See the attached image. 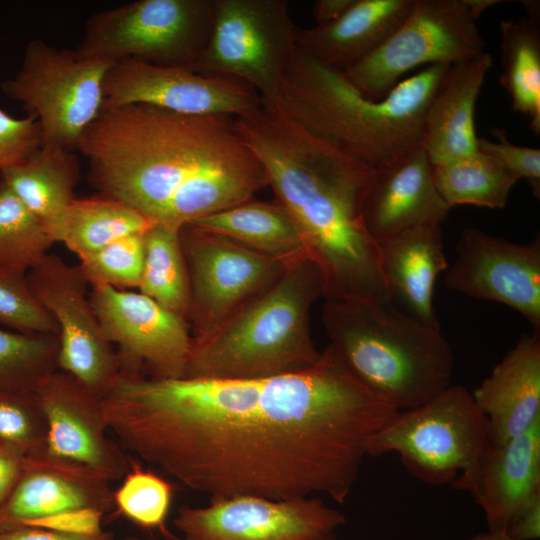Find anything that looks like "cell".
<instances>
[{"label":"cell","instance_id":"cell-1","mask_svg":"<svg viewBox=\"0 0 540 540\" xmlns=\"http://www.w3.org/2000/svg\"><path fill=\"white\" fill-rule=\"evenodd\" d=\"M123 449L210 500L329 497L343 504L369 439L399 410L330 345L311 367L251 379L120 373L102 396Z\"/></svg>","mask_w":540,"mask_h":540},{"label":"cell","instance_id":"cell-2","mask_svg":"<svg viewBox=\"0 0 540 540\" xmlns=\"http://www.w3.org/2000/svg\"><path fill=\"white\" fill-rule=\"evenodd\" d=\"M77 151L88 160V181L98 194L177 229L268 187L229 115L143 104L103 109Z\"/></svg>","mask_w":540,"mask_h":540},{"label":"cell","instance_id":"cell-3","mask_svg":"<svg viewBox=\"0 0 540 540\" xmlns=\"http://www.w3.org/2000/svg\"><path fill=\"white\" fill-rule=\"evenodd\" d=\"M235 127L320 268L324 299L393 301L363 217L376 170L262 100Z\"/></svg>","mask_w":540,"mask_h":540},{"label":"cell","instance_id":"cell-4","mask_svg":"<svg viewBox=\"0 0 540 540\" xmlns=\"http://www.w3.org/2000/svg\"><path fill=\"white\" fill-rule=\"evenodd\" d=\"M449 68L426 66L371 101L296 47L275 97L261 100L376 170L421 146L426 110Z\"/></svg>","mask_w":540,"mask_h":540},{"label":"cell","instance_id":"cell-5","mask_svg":"<svg viewBox=\"0 0 540 540\" xmlns=\"http://www.w3.org/2000/svg\"><path fill=\"white\" fill-rule=\"evenodd\" d=\"M325 297L318 265L305 258L217 329L192 337L182 378L251 379L295 373L320 358L310 312Z\"/></svg>","mask_w":540,"mask_h":540},{"label":"cell","instance_id":"cell-6","mask_svg":"<svg viewBox=\"0 0 540 540\" xmlns=\"http://www.w3.org/2000/svg\"><path fill=\"white\" fill-rule=\"evenodd\" d=\"M322 321L347 369L397 410L416 408L451 385L455 360L440 327L393 301L325 300Z\"/></svg>","mask_w":540,"mask_h":540},{"label":"cell","instance_id":"cell-7","mask_svg":"<svg viewBox=\"0 0 540 540\" xmlns=\"http://www.w3.org/2000/svg\"><path fill=\"white\" fill-rule=\"evenodd\" d=\"M488 443L485 416L462 385L428 402L397 411L367 443V456L396 454L406 471L427 485L460 490L473 476Z\"/></svg>","mask_w":540,"mask_h":540},{"label":"cell","instance_id":"cell-8","mask_svg":"<svg viewBox=\"0 0 540 540\" xmlns=\"http://www.w3.org/2000/svg\"><path fill=\"white\" fill-rule=\"evenodd\" d=\"M215 0H138L91 15L76 51L193 69L212 29Z\"/></svg>","mask_w":540,"mask_h":540},{"label":"cell","instance_id":"cell-9","mask_svg":"<svg viewBox=\"0 0 540 540\" xmlns=\"http://www.w3.org/2000/svg\"><path fill=\"white\" fill-rule=\"evenodd\" d=\"M113 63L34 39L20 70L1 89L37 119L41 147L75 152L103 109V82Z\"/></svg>","mask_w":540,"mask_h":540},{"label":"cell","instance_id":"cell-10","mask_svg":"<svg viewBox=\"0 0 540 540\" xmlns=\"http://www.w3.org/2000/svg\"><path fill=\"white\" fill-rule=\"evenodd\" d=\"M476 22L465 0H413L394 32L342 74L363 97L379 101L416 67L452 66L485 52Z\"/></svg>","mask_w":540,"mask_h":540},{"label":"cell","instance_id":"cell-11","mask_svg":"<svg viewBox=\"0 0 540 540\" xmlns=\"http://www.w3.org/2000/svg\"><path fill=\"white\" fill-rule=\"evenodd\" d=\"M296 28L285 0H215L211 34L192 70L240 79L271 101L296 49Z\"/></svg>","mask_w":540,"mask_h":540},{"label":"cell","instance_id":"cell-12","mask_svg":"<svg viewBox=\"0 0 540 540\" xmlns=\"http://www.w3.org/2000/svg\"><path fill=\"white\" fill-rule=\"evenodd\" d=\"M190 286L192 337L217 329L271 286L287 265L191 224L180 228Z\"/></svg>","mask_w":540,"mask_h":540},{"label":"cell","instance_id":"cell-13","mask_svg":"<svg viewBox=\"0 0 540 540\" xmlns=\"http://www.w3.org/2000/svg\"><path fill=\"white\" fill-rule=\"evenodd\" d=\"M27 281L57 324L58 370L102 397L119 374V361L91 306L90 286L79 266L48 253L27 271Z\"/></svg>","mask_w":540,"mask_h":540},{"label":"cell","instance_id":"cell-14","mask_svg":"<svg viewBox=\"0 0 540 540\" xmlns=\"http://www.w3.org/2000/svg\"><path fill=\"white\" fill-rule=\"evenodd\" d=\"M89 298L104 336L117 347L119 372L183 377L192 340L185 319L131 290L92 286Z\"/></svg>","mask_w":540,"mask_h":540},{"label":"cell","instance_id":"cell-15","mask_svg":"<svg viewBox=\"0 0 540 540\" xmlns=\"http://www.w3.org/2000/svg\"><path fill=\"white\" fill-rule=\"evenodd\" d=\"M345 522L343 513L317 496L210 500L206 506L183 505L174 518L183 540H315Z\"/></svg>","mask_w":540,"mask_h":540},{"label":"cell","instance_id":"cell-16","mask_svg":"<svg viewBox=\"0 0 540 540\" xmlns=\"http://www.w3.org/2000/svg\"><path fill=\"white\" fill-rule=\"evenodd\" d=\"M132 104L184 114L239 117L259 107L261 98L252 86L234 77L123 59L106 72L103 109Z\"/></svg>","mask_w":540,"mask_h":540},{"label":"cell","instance_id":"cell-17","mask_svg":"<svg viewBox=\"0 0 540 540\" xmlns=\"http://www.w3.org/2000/svg\"><path fill=\"white\" fill-rule=\"evenodd\" d=\"M449 289L518 311L540 332V238L525 244L477 228L462 230L445 277Z\"/></svg>","mask_w":540,"mask_h":540},{"label":"cell","instance_id":"cell-18","mask_svg":"<svg viewBox=\"0 0 540 540\" xmlns=\"http://www.w3.org/2000/svg\"><path fill=\"white\" fill-rule=\"evenodd\" d=\"M34 394L46 421V454L86 467L110 482L125 476L131 461L108 438L100 395L60 370L46 376Z\"/></svg>","mask_w":540,"mask_h":540},{"label":"cell","instance_id":"cell-19","mask_svg":"<svg viewBox=\"0 0 540 540\" xmlns=\"http://www.w3.org/2000/svg\"><path fill=\"white\" fill-rule=\"evenodd\" d=\"M76 508H94L105 514L115 510L110 481L43 450L33 452L26 456L21 476L0 509V530Z\"/></svg>","mask_w":540,"mask_h":540},{"label":"cell","instance_id":"cell-20","mask_svg":"<svg viewBox=\"0 0 540 540\" xmlns=\"http://www.w3.org/2000/svg\"><path fill=\"white\" fill-rule=\"evenodd\" d=\"M449 210L436 189L433 165L420 146L376 169L363 217L370 236L380 244L415 226L441 225Z\"/></svg>","mask_w":540,"mask_h":540},{"label":"cell","instance_id":"cell-21","mask_svg":"<svg viewBox=\"0 0 540 540\" xmlns=\"http://www.w3.org/2000/svg\"><path fill=\"white\" fill-rule=\"evenodd\" d=\"M461 491L482 509L488 530L506 531L511 519L540 496V419L504 443L488 442Z\"/></svg>","mask_w":540,"mask_h":540},{"label":"cell","instance_id":"cell-22","mask_svg":"<svg viewBox=\"0 0 540 540\" xmlns=\"http://www.w3.org/2000/svg\"><path fill=\"white\" fill-rule=\"evenodd\" d=\"M471 394L487 420L491 444L518 436L540 419V332L524 334Z\"/></svg>","mask_w":540,"mask_h":540},{"label":"cell","instance_id":"cell-23","mask_svg":"<svg viewBox=\"0 0 540 540\" xmlns=\"http://www.w3.org/2000/svg\"><path fill=\"white\" fill-rule=\"evenodd\" d=\"M413 0H354L336 20L296 28V47L341 73L373 53L403 22Z\"/></svg>","mask_w":540,"mask_h":540},{"label":"cell","instance_id":"cell-24","mask_svg":"<svg viewBox=\"0 0 540 540\" xmlns=\"http://www.w3.org/2000/svg\"><path fill=\"white\" fill-rule=\"evenodd\" d=\"M492 65V56L483 52L450 66L424 117L421 147L432 165L477 150L475 105Z\"/></svg>","mask_w":540,"mask_h":540},{"label":"cell","instance_id":"cell-25","mask_svg":"<svg viewBox=\"0 0 540 540\" xmlns=\"http://www.w3.org/2000/svg\"><path fill=\"white\" fill-rule=\"evenodd\" d=\"M378 246L382 273L392 297L399 296L421 322L440 327L433 296L436 279L447 268L441 225L415 226Z\"/></svg>","mask_w":540,"mask_h":540},{"label":"cell","instance_id":"cell-26","mask_svg":"<svg viewBox=\"0 0 540 540\" xmlns=\"http://www.w3.org/2000/svg\"><path fill=\"white\" fill-rule=\"evenodd\" d=\"M0 173V179L43 224L54 242H59L80 176L75 153L40 146Z\"/></svg>","mask_w":540,"mask_h":540},{"label":"cell","instance_id":"cell-27","mask_svg":"<svg viewBox=\"0 0 540 540\" xmlns=\"http://www.w3.org/2000/svg\"><path fill=\"white\" fill-rule=\"evenodd\" d=\"M290 265L310 258L290 213L276 200L255 198L192 223Z\"/></svg>","mask_w":540,"mask_h":540},{"label":"cell","instance_id":"cell-28","mask_svg":"<svg viewBox=\"0 0 540 540\" xmlns=\"http://www.w3.org/2000/svg\"><path fill=\"white\" fill-rule=\"evenodd\" d=\"M501 64L499 81L512 100V109L530 120L540 133V27L531 18L500 21Z\"/></svg>","mask_w":540,"mask_h":540},{"label":"cell","instance_id":"cell-29","mask_svg":"<svg viewBox=\"0 0 540 540\" xmlns=\"http://www.w3.org/2000/svg\"><path fill=\"white\" fill-rule=\"evenodd\" d=\"M155 224L128 204L102 194L75 198L59 242L79 257L119 239L144 234Z\"/></svg>","mask_w":540,"mask_h":540},{"label":"cell","instance_id":"cell-30","mask_svg":"<svg viewBox=\"0 0 540 540\" xmlns=\"http://www.w3.org/2000/svg\"><path fill=\"white\" fill-rule=\"evenodd\" d=\"M433 179L449 208L456 205L504 208L512 187L518 181L497 158L478 149L433 165Z\"/></svg>","mask_w":540,"mask_h":540},{"label":"cell","instance_id":"cell-31","mask_svg":"<svg viewBox=\"0 0 540 540\" xmlns=\"http://www.w3.org/2000/svg\"><path fill=\"white\" fill-rule=\"evenodd\" d=\"M138 289L188 322L190 286L180 229L156 223L144 233V263Z\"/></svg>","mask_w":540,"mask_h":540},{"label":"cell","instance_id":"cell-32","mask_svg":"<svg viewBox=\"0 0 540 540\" xmlns=\"http://www.w3.org/2000/svg\"><path fill=\"white\" fill-rule=\"evenodd\" d=\"M58 349L57 335L0 329V389L34 393L46 376L58 370Z\"/></svg>","mask_w":540,"mask_h":540},{"label":"cell","instance_id":"cell-33","mask_svg":"<svg viewBox=\"0 0 540 540\" xmlns=\"http://www.w3.org/2000/svg\"><path fill=\"white\" fill-rule=\"evenodd\" d=\"M54 243L43 224L0 179V267L28 271Z\"/></svg>","mask_w":540,"mask_h":540},{"label":"cell","instance_id":"cell-34","mask_svg":"<svg viewBox=\"0 0 540 540\" xmlns=\"http://www.w3.org/2000/svg\"><path fill=\"white\" fill-rule=\"evenodd\" d=\"M174 496L172 484L157 473L131 464L117 490L113 491L115 509L137 526L159 530L175 540L166 527Z\"/></svg>","mask_w":540,"mask_h":540},{"label":"cell","instance_id":"cell-35","mask_svg":"<svg viewBox=\"0 0 540 540\" xmlns=\"http://www.w3.org/2000/svg\"><path fill=\"white\" fill-rule=\"evenodd\" d=\"M78 259L90 287L138 288L144 263V234L119 239Z\"/></svg>","mask_w":540,"mask_h":540},{"label":"cell","instance_id":"cell-36","mask_svg":"<svg viewBox=\"0 0 540 540\" xmlns=\"http://www.w3.org/2000/svg\"><path fill=\"white\" fill-rule=\"evenodd\" d=\"M0 324L27 334H58L50 314L32 294L27 271L0 267Z\"/></svg>","mask_w":540,"mask_h":540},{"label":"cell","instance_id":"cell-37","mask_svg":"<svg viewBox=\"0 0 540 540\" xmlns=\"http://www.w3.org/2000/svg\"><path fill=\"white\" fill-rule=\"evenodd\" d=\"M46 421L34 393L0 389V444L27 455L43 449Z\"/></svg>","mask_w":540,"mask_h":540},{"label":"cell","instance_id":"cell-38","mask_svg":"<svg viewBox=\"0 0 540 540\" xmlns=\"http://www.w3.org/2000/svg\"><path fill=\"white\" fill-rule=\"evenodd\" d=\"M492 135L498 141L478 138L477 149L497 158L518 180L529 181L535 195L540 189V149L511 143L504 129L494 127Z\"/></svg>","mask_w":540,"mask_h":540},{"label":"cell","instance_id":"cell-39","mask_svg":"<svg viewBox=\"0 0 540 540\" xmlns=\"http://www.w3.org/2000/svg\"><path fill=\"white\" fill-rule=\"evenodd\" d=\"M41 146V130L31 115L15 118L0 109V171L18 164Z\"/></svg>","mask_w":540,"mask_h":540},{"label":"cell","instance_id":"cell-40","mask_svg":"<svg viewBox=\"0 0 540 540\" xmlns=\"http://www.w3.org/2000/svg\"><path fill=\"white\" fill-rule=\"evenodd\" d=\"M105 513L94 508H76L57 512L24 523L72 536H96L103 532ZM22 526V525H21Z\"/></svg>","mask_w":540,"mask_h":540},{"label":"cell","instance_id":"cell-41","mask_svg":"<svg viewBox=\"0 0 540 540\" xmlns=\"http://www.w3.org/2000/svg\"><path fill=\"white\" fill-rule=\"evenodd\" d=\"M27 454L22 450L0 444V509L9 499L24 468Z\"/></svg>","mask_w":540,"mask_h":540},{"label":"cell","instance_id":"cell-42","mask_svg":"<svg viewBox=\"0 0 540 540\" xmlns=\"http://www.w3.org/2000/svg\"><path fill=\"white\" fill-rule=\"evenodd\" d=\"M506 532L515 540L540 538V496L534 498L511 519Z\"/></svg>","mask_w":540,"mask_h":540},{"label":"cell","instance_id":"cell-43","mask_svg":"<svg viewBox=\"0 0 540 540\" xmlns=\"http://www.w3.org/2000/svg\"><path fill=\"white\" fill-rule=\"evenodd\" d=\"M0 540H114V535L112 532L103 531L96 536H72L39 527L22 525L0 530Z\"/></svg>","mask_w":540,"mask_h":540},{"label":"cell","instance_id":"cell-44","mask_svg":"<svg viewBox=\"0 0 540 540\" xmlns=\"http://www.w3.org/2000/svg\"><path fill=\"white\" fill-rule=\"evenodd\" d=\"M354 0H318L314 3L313 17L316 25H325L340 17Z\"/></svg>","mask_w":540,"mask_h":540},{"label":"cell","instance_id":"cell-45","mask_svg":"<svg viewBox=\"0 0 540 540\" xmlns=\"http://www.w3.org/2000/svg\"><path fill=\"white\" fill-rule=\"evenodd\" d=\"M472 15L478 20L489 7L501 3L499 0H465Z\"/></svg>","mask_w":540,"mask_h":540},{"label":"cell","instance_id":"cell-46","mask_svg":"<svg viewBox=\"0 0 540 540\" xmlns=\"http://www.w3.org/2000/svg\"><path fill=\"white\" fill-rule=\"evenodd\" d=\"M467 540H515L506 531L487 530L471 535Z\"/></svg>","mask_w":540,"mask_h":540},{"label":"cell","instance_id":"cell-47","mask_svg":"<svg viewBox=\"0 0 540 540\" xmlns=\"http://www.w3.org/2000/svg\"><path fill=\"white\" fill-rule=\"evenodd\" d=\"M525 10L528 14V18L539 21V2L536 1H523Z\"/></svg>","mask_w":540,"mask_h":540},{"label":"cell","instance_id":"cell-48","mask_svg":"<svg viewBox=\"0 0 540 540\" xmlns=\"http://www.w3.org/2000/svg\"><path fill=\"white\" fill-rule=\"evenodd\" d=\"M315 540H338L335 533H330Z\"/></svg>","mask_w":540,"mask_h":540},{"label":"cell","instance_id":"cell-49","mask_svg":"<svg viewBox=\"0 0 540 540\" xmlns=\"http://www.w3.org/2000/svg\"><path fill=\"white\" fill-rule=\"evenodd\" d=\"M121 540H140V539L137 538V537H126V538H123Z\"/></svg>","mask_w":540,"mask_h":540}]
</instances>
